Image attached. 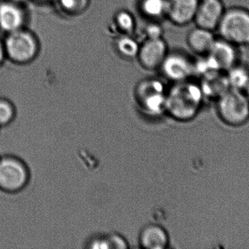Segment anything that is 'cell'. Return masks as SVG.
<instances>
[{
    "instance_id": "1",
    "label": "cell",
    "mask_w": 249,
    "mask_h": 249,
    "mask_svg": "<svg viewBox=\"0 0 249 249\" xmlns=\"http://www.w3.org/2000/svg\"><path fill=\"white\" fill-rule=\"evenodd\" d=\"M203 96L199 86L187 83V80L177 82L175 86L167 90L165 114L180 122L191 121L200 111Z\"/></svg>"
},
{
    "instance_id": "2",
    "label": "cell",
    "mask_w": 249,
    "mask_h": 249,
    "mask_svg": "<svg viewBox=\"0 0 249 249\" xmlns=\"http://www.w3.org/2000/svg\"><path fill=\"white\" fill-rule=\"evenodd\" d=\"M216 33L239 48L249 46V9L242 6L226 8Z\"/></svg>"
},
{
    "instance_id": "3",
    "label": "cell",
    "mask_w": 249,
    "mask_h": 249,
    "mask_svg": "<svg viewBox=\"0 0 249 249\" xmlns=\"http://www.w3.org/2000/svg\"><path fill=\"white\" fill-rule=\"evenodd\" d=\"M167 90L163 83L157 79L140 81L134 90L137 109L143 115L150 118H157L165 114Z\"/></svg>"
},
{
    "instance_id": "4",
    "label": "cell",
    "mask_w": 249,
    "mask_h": 249,
    "mask_svg": "<svg viewBox=\"0 0 249 249\" xmlns=\"http://www.w3.org/2000/svg\"><path fill=\"white\" fill-rule=\"evenodd\" d=\"M216 111L221 120L231 127L244 125L249 119V102L243 91H225L217 98Z\"/></svg>"
},
{
    "instance_id": "5",
    "label": "cell",
    "mask_w": 249,
    "mask_h": 249,
    "mask_svg": "<svg viewBox=\"0 0 249 249\" xmlns=\"http://www.w3.org/2000/svg\"><path fill=\"white\" fill-rule=\"evenodd\" d=\"M4 44L6 57L18 64H29L35 59L39 51L37 38L26 29L7 34Z\"/></svg>"
},
{
    "instance_id": "6",
    "label": "cell",
    "mask_w": 249,
    "mask_h": 249,
    "mask_svg": "<svg viewBox=\"0 0 249 249\" xmlns=\"http://www.w3.org/2000/svg\"><path fill=\"white\" fill-rule=\"evenodd\" d=\"M29 172L23 162L16 158H0V189L14 192L27 184Z\"/></svg>"
},
{
    "instance_id": "7",
    "label": "cell",
    "mask_w": 249,
    "mask_h": 249,
    "mask_svg": "<svg viewBox=\"0 0 249 249\" xmlns=\"http://www.w3.org/2000/svg\"><path fill=\"white\" fill-rule=\"evenodd\" d=\"M159 70L168 80L184 81L195 73V63L187 54L181 51H168Z\"/></svg>"
},
{
    "instance_id": "8",
    "label": "cell",
    "mask_w": 249,
    "mask_h": 249,
    "mask_svg": "<svg viewBox=\"0 0 249 249\" xmlns=\"http://www.w3.org/2000/svg\"><path fill=\"white\" fill-rule=\"evenodd\" d=\"M168 53L163 38H146L140 44L136 58L143 69L152 71L159 70Z\"/></svg>"
},
{
    "instance_id": "9",
    "label": "cell",
    "mask_w": 249,
    "mask_h": 249,
    "mask_svg": "<svg viewBox=\"0 0 249 249\" xmlns=\"http://www.w3.org/2000/svg\"><path fill=\"white\" fill-rule=\"evenodd\" d=\"M206 57L213 68L217 71H228L241 61L239 47L218 36Z\"/></svg>"
},
{
    "instance_id": "10",
    "label": "cell",
    "mask_w": 249,
    "mask_h": 249,
    "mask_svg": "<svg viewBox=\"0 0 249 249\" xmlns=\"http://www.w3.org/2000/svg\"><path fill=\"white\" fill-rule=\"evenodd\" d=\"M225 10L223 0H200L195 24L216 32Z\"/></svg>"
},
{
    "instance_id": "11",
    "label": "cell",
    "mask_w": 249,
    "mask_h": 249,
    "mask_svg": "<svg viewBox=\"0 0 249 249\" xmlns=\"http://www.w3.org/2000/svg\"><path fill=\"white\" fill-rule=\"evenodd\" d=\"M139 247L143 249H165L171 245L169 234L158 224H148L141 229L138 235Z\"/></svg>"
},
{
    "instance_id": "12",
    "label": "cell",
    "mask_w": 249,
    "mask_h": 249,
    "mask_svg": "<svg viewBox=\"0 0 249 249\" xmlns=\"http://www.w3.org/2000/svg\"><path fill=\"white\" fill-rule=\"evenodd\" d=\"M200 0H168L167 18L174 24L184 26L194 22Z\"/></svg>"
},
{
    "instance_id": "13",
    "label": "cell",
    "mask_w": 249,
    "mask_h": 249,
    "mask_svg": "<svg viewBox=\"0 0 249 249\" xmlns=\"http://www.w3.org/2000/svg\"><path fill=\"white\" fill-rule=\"evenodd\" d=\"M26 16L20 4L12 1L0 2V29L7 34L23 29Z\"/></svg>"
},
{
    "instance_id": "14",
    "label": "cell",
    "mask_w": 249,
    "mask_h": 249,
    "mask_svg": "<svg viewBox=\"0 0 249 249\" xmlns=\"http://www.w3.org/2000/svg\"><path fill=\"white\" fill-rule=\"evenodd\" d=\"M216 38L213 31L196 26L187 34V44L195 54L205 57L210 52Z\"/></svg>"
},
{
    "instance_id": "15",
    "label": "cell",
    "mask_w": 249,
    "mask_h": 249,
    "mask_svg": "<svg viewBox=\"0 0 249 249\" xmlns=\"http://www.w3.org/2000/svg\"><path fill=\"white\" fill-rule=\"evenodd\" d=\"M129 244L119 233L98 234L88 239L84 248L92 249H128Z\"/></svg>"
},
{
    "instance_id": "16",
    "label": "cell",
    "mask_w": 249,
    "mask_h": 249,
    "mask_svg": "<svg viewBox=\"0 0 249 249\" xmlns=\"http://www.w3.org/2000/svg\"><path fill=\"white\" fill-rule=\"evenodd\" d=\"M226 72L229 87L244 92L249 85V67L240 61Z\"/></svg>"
},
{
    "instance_id": "17",
    "label": "cell",
    "mask_w": 249,
    "mask_h": 249,
    "mask_svg": "<svg viewBox=\"0 0 249 249\" xmlns=\"http://www.w3.org/2000/svg\"><path fill=\"white\" fill-rule=\"evenodd\" d=\"M139 8L143 16L157 21L167 17L168 0H140Z\"/></svg>"
},
{
    "instance_id": "18",
    "label": "cell",
    "mask_w": 249,
    "mask_h": 249,
    "mask_svg": "<svg viewBox=\"0 0 249 249\" xmlns=\"http://www.w3.org/2000/svg\"><path fill=\"white\" fill-rule=\"evenodd\" d=\"M140 44L131 35H123L117 38L115 42L117 52L123 58L132 59L136 58Z\"/></svg>"
},
{
    "instance_id": "19",
    "label": "cell",
    "mask_w": 249,
    "mask_h": 249,
    "mask_svg": "<svg viewBox=\"0 0 249 249\" xmlns=\"http://www.w3.org/2000/svg\"><path fill=\"white\" fill-rule=\"evenodd\" d=\"M114 22L117 29L123 35H131L136 28L135 18L127 10L117 12L114 16Z\"/></svg>"
},
{
    "instance_id": "20",
    "label": "cell",
    "mask_w": 249,
    "mask_h": 249,
    "mask_svg": "<svg viewBox=\"0 0 249 249\" xmlns=\"http://www.w3.org/2000/svg\"><path fill=\"white\" fill-rule=\"evenodd\" d=\"M61 10L70 15H77L86 10L89 0H55Z\"/></svg>"
},
{
    "instance_id": "21",
    "label": "cell",
    "mask_w": 249,
    "mask_h": 249,
    "mask_svg": "<svg viewBox=\"0 0 249 249\" xmlns=\"http://www.w3.org/2000/svg\"><path fill=\"white\" fill-rule=\"evenodd\" d=\"M14 108L9 101L0 99V126L5 125L13 120Z\"/></svg>"
},
{
    "instance_id": "22",
    "label": "cell",
    "mask_w": 249,
    "mask_h": 249,
    "mask_svg": "<svg viewBox=\"0 0 249 249\" xmlns=\"http://www.w3.org/2000/svg\"><path fill=\"white\" fill-rule=\"evenodd\" d=\"M144 33L146 38H162V28L155 20H152V22L146 26Z\"/></svg>"
},
{
    "instance_id": "23",
    "label": "cell",
    "mask_w": 249,
    "mask_h": 249,
    "mask_svg": "<svg viewBox=\"0 0 249 249\" xmlns=\"http://www.w3.org/2000/svg\"><path fill=\"white\" fill-rule=\"evenodd\" d=\"M6 58L5 51H4V44L0 41V66L4 62Z\"/></svg>"
},
{
    "instance_id": "24",
    "label": "cell",
    "mask_w": 249,
    "mask_h": 249,
    "mask_svg": "<svg viewBox=\"0 0 249 249\" xmlns=\"http://www.w3.org/2000/svg\"><path fill=\"white\" fill-rule=\"evenodd\" d=\"M8 1H12V2L16 3L18 4H23V3L26 2L28 0H8Z\"/></svg>"
},
{
    "instance_id": "25",
    "label": "cell",
    "mask_w": 249,
    "mask_h": 249,
    "mask_svg": "<svg viewBox=\"0 0 249 249\" xmlns=\"http://www.w3.org/2000/svg\"><path fill=\"white\" fill-rule=\"evenodd\" d=\"M244 92V93H245L246 96H247V99H248L249 102V85L247 88H246V89Z\"/></svg>"
},
{
    "instance_id": "26",
    "label": "cell",
    "mask_w": 249,
    "mask_h": 249,
    "mask_svg": "<svg viewBox=\"0 0 249 249\" xmlns=\"http://www.w3.org/2000/svg\"><path fill=\"white\" fill-rule=\"evenodd\" d=\"M38 1H42V2H49V1H55V0H38Z\"/></svg>"
}]
</instances>
